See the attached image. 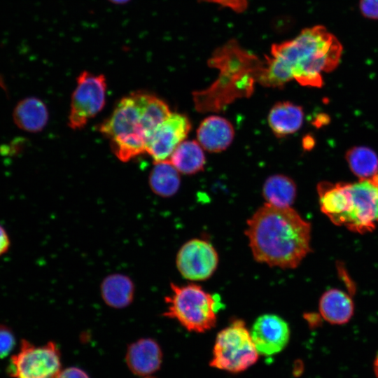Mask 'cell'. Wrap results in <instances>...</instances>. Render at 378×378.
<instances>
[{"label": "cell", "instance_id": "e0dca14e", "mask_svg": "<svg viewBox=\"0 0 378 378\" xmlns=\"http://www.w3.org/2000/svg\"><path fill=\"white\" fill-rule=\"evenodd\" d=\"M304 118L301 106L289 102H278L271 108L268 123L277 136H284L298 131Z\"/></svg>", "mask_w": 378, "mask_h": 378}, {"label": "cell", "instance_id": "4fadbf2b", "mask_svg": "<svg viewBox=\"0 0 378 378\" xmlns=\"http://www.w3.org/2000/svg\"><path fill=\"white\" fill-rule=\"evenodd\" d=\"M234 135L232 124L225 118L211 115L205 118L197 130V141L209 152H220L232 143Z\"/></svg>", "mask_w": 378, "mask_h": 378}, {"label": "cell", "instance_id": "3957f363", "mask_svg": "<svg viewBox=\"0 0 378 378\" xmlns=\"http://www.w3.org/2000/svg\"><path fill=\"white\" fill-rule=\"evenodd\" d=\"M169 115L163 99L149 92L136 91L118 102L99 131L109 139L114 155L127 162L146 152L153 132Z\"/></svg>", "mask_w": 378, "mask_h": 378}, {"label": "cell", "instance_id": "7a4b0ae2", "mask_svg": "<svg viewBox=\"0 0 378 378\" xmlns=\"http://www.w3.org/2000/svg\"><path fill=\"white\" fill-rule=\"evenodd\" d=\"M311 225L291 207L265 203L247 221L254 259L270 267H297L311 251Z\"/></svg>", "mask_w": 378, "mask_h": 378}, {"label": "cell", "instance_id": "d6986e66", "mask_svg": "<svg viewBox=\"0 0 378 378\" xmlns=\"http://www.w3.org/2000/svg\"><path fill=\"white\" fill-rule=\"evenodd\" d=\"M296 192L294 181L281 174L270 176L262 188L266 203L277 207H290L295 201Z\"/></svg>", "mask_w": 378, "mask_h": 378}, {"label": "cell", "instance_id": "30bf717a", "mask_svg": "<svg viewBox=\"0 0 378 378\" xmlns=\"http://www.w3.org/2000/svg\"><path fill=\"white\" fill-rule=\"evenodd\" d=\"M190 129V120L186 115L172 113L153 132L146 146V153L154 163L169 160Z\"/></svg>", "mask_w": 378, "mask_h": 378}, {"label": "cell", "instance_id": "484cf974", "mask_svg": "<svg viewBox=\"0 0 378 378\" xmlns=\"http://www.w3.org/2000/svg\"><path fill=\"white\" fill-rule=\"evenodd\" d=\"M109 2L116 5H124L127 4L131 0H108Z\"/></svg>", "mask_w": 378, "mask_h": 378}, {"label": "cell", "instance_id": "d4e9b609", "mask_svg": "<svg viewBox=\"0 0 378 378\" xmlns=\"http://www.w3.org/2000/svg\"><path fill=\"white\" fill-rule=\"evenodd\" d=\"M10 241L5 230L0 225V255L8 248Z\"/></svg>", "mask_w": 378, "mask_h": 378}, {"label": "cell", "instance_id": "603a6c76", "mask_svg": "<svg viewBox=\"0 0 378 378\" xmlns=\"http://www.w3.org/2000/svg\"><path fill=\"white\" fill-rule=\"evenodd\" d=\"M362 15L371 20H378V0H359Z\"/></svg>", "mask_w": 378, "mask_h": 378}, {"label": "cell", "instance_id": "6da1fadb", "mask_svg": "<svg viewBox=\"0 0 378 378\" xmlns=\"http://www.w3.org/2000/svg\"><path fill=\"white\" fill-rule=\"evenodd\" d=\"M342 51L339 39L324 26L305 28L295 38L272 45L258 80L270 87H281L292 79L321 87L322 74L338 66Z\"/></svg>", "mask_w": 378, "mask_h": 378}, {"label": "cell", "instance_id": "5bb4252c", "mask_svg": "<svg viewBox=\"0 0 378 378\" xmlns=\"http://www.w3.org/2000/svg\"><path fill=\"white\" fill-rule=\"evenodd\" d=\"M13 118L15 124L28 132H38L47 125L48 111L40 99L29 97L20 100L15 106Z\"/></svg>", "mask_w": 378, "mask_h": 378}, {"label": "cell", "instance_id": "44dd1931", "mask_svg": "<svg viewBox=\"0 0 378 378\" xmlns=\"http://www.w3.org/2000/svg\"><path fill=\"white\" fill-rule=\"evenodd\" d=\"M346 160L351 172L360 179L370 178L378 172V155L368 147L350 148L346 153Z\"/></svg>", "mask_w": 378, "mask_h": 378}, {"label": "cell", "instance_id": "4316f807", "mask_svg": "<svg viewBox=\"0 0 378 378\" xmlns=\"http://www.w3.org/2000/svg\"><path fill=\"white\" fill-rule=\"evenodd\" d=\"M373 369H374V372L375 376L378 378V355L374 359V364H373Z\"/></svg>", "mask_w": 378, "mask_h": 378}, {"label": "cell", "instance_id": "7c38bea8", "mask_svg": "<svg viewBox=\"0 0 378 378\" xmlns=\"http://www.w3.org/2000/svg\"><path fill=\"white\" fill-rule=\"evenodd\" d=\"M126 363L130 370L140 376L150 375L161 366L162 351L152 338H141L131 343L126 352Z\"/></svg>", "mask_w": 378, "mask_h": 378}, {"label": "cell", "instance_id": "cb8c5ba5", "mask_svg": "<svg viewBox=\"0 0 378 378\" xmlns=\"http://www.w3.org/2000/svg\"><path fill=\"white\" fill-rule=\"evenodd\" d=\"M56 378H90L83 370L71 367L61 370Z\"/></svg>", "mask_w": 378, "mask_h": 378}, {"label": "cell", "instance_id": "8fae6325", "mask_svg": "<svg viewBox=\"0 0 378 378\" xmlns=\"http://www.w3.org/2000/svg\"><path fill=\"white\" fill-rule=\"evenodd\" d=\"M259 354L272 356L287 345L290 337L288 323L275 314H263L254 322L250 332Z\"/></svg>", "mask_w": 378, "mask_h": 378}, {"label": "cell", "instance_id": "5b68a950", "mask_svg": "<svg viewBox=\"0 0 378 378\" xmlns=\"http://www.w3.org/2000/svg\"><path fill=\"white\" fill-rule=\"evenodd\" d=\"M171 292L165 296V317L176 320L189 331L204 332L216 323L214 297L195 284L172 283Z\"/></svg>", "mask_w": 378, "mask_h": 378}, {"label": "cell", "instance_id": "2e32d148", "mask_svg": "<svg viewBox=\"0 0 378 378\" xmlns=\"http://www.w3.org/2000/svg\"><path fill=\"white\" fill-rule=\"evenodd\" d=\"M354 309V303L350 296L339 289L327 290L319 300L320 314L331 324L346 323L352 317Z\"/></svg>", "mask_w": 378, "mask_h": 378}, {"label": "cell", "instance_id": "8992f818", "mask_svg": "<svg viewBox=\"0 0 378 378\" xmlns=\"http://www.w3.org/2000/svg\"><path fill=\"white\" fill-rule=\"evenodd\" d=\"M258 355L245 323L237 319L218 333L210 366L238 373L254 365Z\"/></svg>", "mask_w": 378, "mask_h": 378}, {"label": "cell", "instance_id": "9c48e42d", "mask_svg": "<svg viewBox=\"0 0 378 378\" xmlns=\"http://www.w3.org/2000/svg\"><path fill=\"white\" fill-rule=\"evenodd\" d=\"M218 255L213 245L201 239L185 242L176 257V265L181 276L190 281H204L215 272Z\"/></svg>", "mask_w": 378, "mask_h": 378}, {"label": "cell", "instance_id": "ac0fdd59", "mask_svg": "<svg viewBox=\"0 0 378 378\" xmlns=\"http://www.w3.org/2000/svg\"><path fill=\"white\" fill-rule=\"evenodd\" d=\"M203 148L196 141H183L174 150L170 162L184 174H193L204 169L205 155Z\"/></svg>", "mask_w": 378, "mask_h": 378}, {"label": "cell", "instance_id": "9a60e30c", "mask_svg": "<svg viewBox=\"0 0 378 378\" xmlns=\"http://www.w3.org/2000/svg\"><path fill=\"white\" fill-rule=\"evenodd\" d=\"M132 280L123 274L106 276L101 283L100 293L104 302L111 308L122 309L129 306L134 298Z\"/></svg>", "mask_w": 378, "mask_h": 378}, {"label": "cell", "instance_id": "7402d4cb", "mask_svg": "<svg viewBox=\"0 0 378 378\" xmlns=\"http://www.w3.org/2000/svg\"><path fill=\"white\" fill-rule=\"evenodd\" d=\"M15 344V337L6 326L0 325V358L8 355Z\"/></svg>", "mask_w": 378, "mask_h": 378}, {"label": "cell", "instance_id": "83f0119b", "mask_svg": "<svg viewBox=\"0 0 378 378\" xmlns=\"http://www.w3.org/2000/svg\"><path fill=\"white\" fill-rule=\"evenodd\" d=\"M144 378H153V377H144Z\"/></svg>", "mask_w": 378, "mask_h": 378}, {"label": "cell", "instance_id": "ffe728a7", "mask_svg": "<svg viewBox=\"0 0 378 378\" xmlns=\"http://www.w3.org/2000/svg\"><path fill=\"white\" fill-rule=\"evenodd\" d=\"M178 173L169 160L154 163L149 175L150 189L160 197H169L174 195L181 184Z\"/></svg>", "mask_w": 378, "mask_h": 378}, {"label": "cell", "instance_id": "277c9868", "mask_svg": "<svg viewBox=\"0 0 378 378\" xmlns=\"http://www.w3.org/2000/svg\"><path fill=\"white\" fill-rule=\"evenodd\" d=\"M317 192L321 210L333 224L359 234L378 226V174L350 183L323 181Z\"/></svg>", "mask_w": 378, "mask_h": 378}, {"label": "cell", "instance_id": "ba28073f", "mask_svg": "<svg viewBox=\"0 0 378 378\" xmlns=\"http://www.w3.org/2000/svg\"><path fill=\"white\" fill-rule=\"evenodd\" d=\"M60 371V352L54 342L34 346L22 340L9 366V372L15 378H56Z\"/></svg>", "mask_w": 378, "mask_h": 378}, {"label": "cell", "instance_id": "52a82bcc", "mask_svg": "<svg viewBox=\"0 0 378 378\" xmlns=\"http://www.w3.org/2000/svg\"><path fill=\"white\" fill-rule=\"evenodd\" d=\"M76 83L71 99L68 118V125L74 130L83 128L102 111L105 104L106 92V80L103 74L84 71L77 77Z\"/></svg>", "mask_w": 378, "mask_h": 378}]
</instances>
